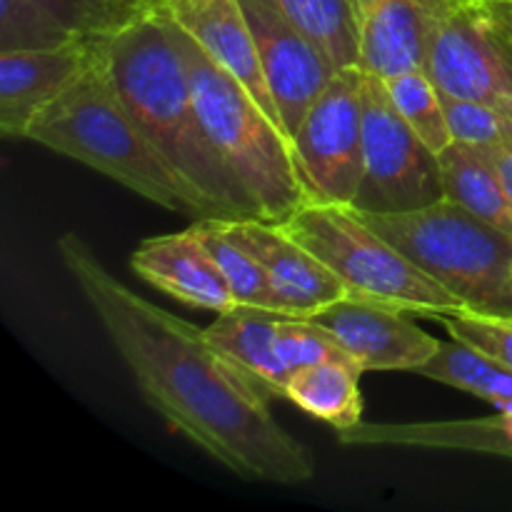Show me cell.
I'll use <instances>...</instances> for the list:
<instances>
[{"mask_svg": "<svg viewBox=\"0 0 512 512\" xmlns=\"http://www.w3.org/2000/svg\"><path fill=\"white\" fill-rule=\"evenodd\" d=\"M445 120L453 140L470 145H493L512 138V118L488 103L468 98H445Z\"/></svg>", "mask_w": 512, "mask_h": 512, "instance_id": "28", "label": "cell"}, {"mask_svg": "<svg viewBox=\"0 0 512 512\" xmlns=\"http://www.w3.org/2000/svg\"><path fill=\"white\" fill-rule=\"evenodd\" d=\"M80 38H108L158 8L163 0H38Z\"/></svg>", "mask_w": 512, "mask_h": 512, "instance_id": "26", "label": "cell"}, {"mask_svg": "<svg viewBox=\"0 0 512 512\" xmlns=\"http://www.w3.org/2000/svg\"><path fill=\"white\" fill-rule=\"evenodd\" d=\"M385 88H388L390 100L398 108V113L403 115L405 123L435 153H443L453 143L448 120H445L443 95H440L438 85L433 83V78L425 70H408V73L385 78Z\"/></svg>", "mask_w": 512, "mask_h": 512, "instance_id": "24", "label": "cell"}, {"mask_svg": "<svg viewBox=\"0 0 512 512\" xmlns=\"http://www.w3.org/2000/svg\"><path fill=\"white\" fill-rule=\"evenodd\" d=\"M293 155L310 200L355 203L363 180V70L333 75L293 133Z\"/></svg>", "mask_w": 512, "mask_h": 512, "instance_id": "9", "label": "cell"}, {"mask_svg": "<svg viewBox=\"0 0 512 512\" xmlns=\"http://www.w3.org/2000/svg\"><path fill=\"white\" fill-rule=\"evenodd\" d=\"M280 225L338 275L348 298L438 323L468 310L463 300L370 228L353 205L308 200Z\"/></svg>", "mask_w": 512, "mask_h": 512, "instance_id": "5", "label": "cell"}, {"mask_svg": "<svg viewBox=\"0 0 512 512\" xmlns=\"http://www.w3.org/2000/svg\"><path fill=\"white\" fill-rule=\"evenodd\" d=\"M80 40L38 0H0V53L50 50Z\"/></svg>", "mask_w": 512, "mask_h": 512, "instance_id": "25", "label": "cell"}, {"mask_svg": "<svg viewBox=\"0 0 512 512\" xmlns=\"http://www.w3.org/2000/svg\"><path fill=\"white\" fill-rule=\"evenodd\" d=\"M440 323L445 325L450 338L465 340L512 368V315H483L465 310L460 315H448Z\"/></svg>", "mask_w": 512, "mask_h": 512, "instance_id": "29", "label": "cell"}, {"mask_svg": "<svg viewBox=\"0 0 512 512\" xmlns=\"http://www.w3.org/2000/svg\"><path fill=\"white\" fill-rule=\"evenodd\" d=\"M130 268L150 288L190 308L218 315L238 308L228 280L193 228L143 240L130 255Z\"/></svg>", "mask_w": 512, "mask_h": 512, "instance_id": "14", "label": "cell"}, {"mask_svg": "<svg viewBox=\"0 0 512 512\" xmlns=\"http://www.w3.org/2000/svg\"><path fill=\"white\" fill-rule=\"evenodd\" d=\"M338 70L358 68L353 0H273Z\"/></svg>", "mask_w": 512, "mask_h": 512, "instance_id": "22", "label": "cell"}, {"mask_svg": "<svg viewBox=\"0 0 512 512\" xmlns=\"http://www.w3.org/2000/svg\"><path fill=\"white\" fill-rule=\"evenodd\" d=\"M488 5L512 43V0H488Z\"/></svg>", "mask_w": 512, "mask_h": 512, "instance_id": "31", "label": "cell"}, {"mask_svg": "<svg viewBox=\"0 0 512 512\" xmlns=\"http://www.w3.org/2000/svg\"><path fill=\"white\" fill-rule=\"evenodd\" d=\"M100 38L50 50L0 53V133L25 138L30 125L68 93L98 58Z\"/></svg>", "mask_w": 512, "mask_h": 512, "instance_id": "13", "label": "cell"}, {"mask_svg": "<svg viewBox=\"0 0 512 512\" xmlns=\"http://www.w3.org/2000/svg\"><path fill=\"white\" fill-rule=\"evenodd\" d=\"M25 140L108 175L170 213L193 215L198 220V208L185 185L115 90L105 65L103 38L88 73L30 125Z\"/></svg>", "mask_w": 512, "mask_h": 512, "instance_id": "3", "label": "cell"}, {"mask_svg": "<svg viewBox=\"0 0 512 512\" xmlns=\"http://www.w3.org/2000/svg\"><path fill=\"white\" fill-rule=\"evenodd\" d=\"M428 75L445 98L480 100L512 118V43L488 0H440Z\"/></svg>", "mask_w": 512, "mask_h": 512, "instance_id": "8", "label": "cell"}, {"mask_svg": "<svg viewBox=\"0 0 512 512\" xmlns=\"http://www.w3.org/2000/svg\"><path fill=\"white\" fill-rule=\"evenodd\" d=\"M228 230L260 260L273 288L275 313L310 318L318 310L348 298L338 275L280 223L263 218H225Z\"/></svg>", "mask_w": 512, "mask_h": 512, "instance_id": "11", "label": "cell"}, {"mask_svg": "<svg viewBox=\"0 0 512 512\" xmlns=\"http://www.w3.org/2000/svg\"><path fill=\"white\" fill-rule=\"evenodd\" d=\"M265 83L275 100L288 138L303 123L310 105L338 73L333 63L280 13L273 0H243Z\"/></svg>", "mask_w": 512, "mask_h": 512, "instance_id": "10", "label": "cell"}, {"mask_svg": "<svg viewBox=\"0 0 512 512\" xmlns=\"http://www.w3.org/2000/svg\"><path fill=\"white\" fill-rule=\"evenodd\" d=\"M103 55L115 90L185 185L198 218H258L248 193L205 135L180 28L163 3L103 38Z\"/></svg>", "mask_w": 512, "mask_h": 512, "instance_id": "2", "label": "cell"}, {"mask_svg": "<svg viewBox=\"0 0 512 512\" xmlns=\"http://www.w3.org/2000/svg\"><path fill=\"white\" fill-rule=\"evenodd\" d=\"M343 445H385V448L463 450L512 460V413L470 420H428V423H358L340 430Z\"/></svg>", "mask_w": 512, "mask_h": 512, "instance_id": "17", "label": "cell"}, {"mask_svg": "<svg viewBox=\"0 0 512 512\" xmlns=\"http://www.w3.org/2000/svg\"><path fill=\"white\" fill-rule=\"evenodd\" d=\"M445 198L438 153L410 128L385 80L363 73V180L360 213H410Z\"/></svg>", "mask_w": 512, "mask_h": 512, "instance_id": "7", "label": "cell"}, {"mask_svg": "<svg viewBox=\"0 0 512 512\" xmlns=\"http://www.w3.org/2000/svg\"><path fill=\"white\" fill-rule=\"evenodd\" d=\"M283 318L273 310L243 308L238 305L230 313H223L205 328V338L215 350L225 355L265 398H285L290 370L278 355L275 333L278 320Z\"/></svg>", "mask_w": 512, "mask_h": 512, "instance_id": "18", "label": "cell"}, {"mask_svg": "<svg viewBox=\"0 0 512 512\" xmlns=\"http://www.w3.org/2000/svg\"><path fill=\"white\" fill-rule=\"evenodd\" d=\"M360 365L350 360L300 368L290 375L285 400L298 405L303 413L333 425L335 430H348L363 423V395H360Z\"/></svg>", "mask_w": 512, "mask_h": 512, "instance_id": "20", "label": "cell"}, {"mask_svg": "<svg viewBox=\"0 0 512 512\" xmlns=\"http://www.w3.org/2000/svg\"><path fill=\"white\" fill-rule=\"evenodd\" d=\"M493 158H495V165H498L500 180H503L505 195H508L510 208H512V138L493 145Z\"/></svg>", "mask_w": 512, "mask_h": 512, "instance_id": "30", "label": "cell"}, {"mask_svg": "<svg viewBox=\"0 0 512 512\" xmlns=\"http://www.w3.org/2000/svg\"><path fill=\"white\" fill-rule=\"evenodd\" d=\"M163 8L220 68L243 83L250 95L263 105L265 113L283 128V120L265 83L258 45L243 0H163Z\"/></svg>", "mask_w": 512, "mask_h": 512, "instance_id": "15", "label": "cell"}, {"mask_svg": "<svg viewBox=\"0 0 512 512\" xmlns=\"http://www.w3.org/2000/svg\"><path fill=\"white\" fill-rule=\"evenodd\" d=\"M360 215L470 313L512 315V235L448 198L410 213Z\"/></svg>", "mask_w": 512, "mask_h": 512, "instance_id": "6", "label": "cell"}, {"mask_svg": "<svg viewBox=\"0 0 512 512\" xmlns=\"http://www.w3.org/2000/svg\"><path fill=\"white\" fill-rule=\"evenodd\" d=\"M440 0H353L358 68L378 78L428 73L430 20Z\"/></svg>", "mask_w": 512, "mask_h": 512, "instance_id": "16", "label": "cell"}, {"mask_svg": "<svg viewBox=\"0 0 512 512\" xmlns=\"http://www.w3.org/2000/svg\"><path fill=\"white\" fill-rule=\"evenodd\" d=\"M180 45L210 145L248 193L258 218L283 223L310 200L295 165L293 140L250 90L220 68L183 28Z\"/></svg>", "mask_w": 512, "mask_h": 512, "instance_id": "4", "label": "cell"}, {"mask_svg": "<svg viewBox=\"0 0 512 512\" xmlns=\"http://www.w3.org/2000/svg\"><path fill=\"white\" fill-rule=\"evenodd\" d=\"M445 198L512 235V208L488 145L453 143L438 153Z\"/></svg>", "mask_w": 512, "mask_h": 512, "instance_id": "19", "label": "cell"}, {"mask_svg": "<svg viewBox=\"0 0 512 512\" xmlns=\"http://www.w3.org/2000/svg\"><path fill=\"white\" fill-rule=\"evenodd\" d=\"M58 253L145 403L175 433L243 480L300 485L313 478L308 448L280 428L270 398L215 350L205 330L133 293L80 235H60Z\"/></svg>", "mask_w": 512, "mask_h": 512, "instance_id": "1", "label": "cell"}, {"mask_svg": "<svg viewBox=\"0 0 512 512\" xmlns=\"http://www.w3.org/2000/svg\"><path fill=\"white\" fill-rule=\"evenodd\" d=\"M190 228L203 240V245L218 263L220 273L228 280L235 303L243 305V308L273 310L275 313L268 273L260 265V260L230 233L225 218H198Z\"/></svg>", "mask_w": 512, "mask_h": 512, "instance_id": "23", "label": "cell"}, {"mask_svg": "<svg viewBox=\"0 0 512 512\" xmlns=\"http://www.w3.org/2000/svg\"><path fill=\"white\" fill-rule=\"evenodd\" d=\"M343 343L363 373L403 370L415 373L440 348V340L425 333L413 315L365 300L343 298L310 315Z\"/></svg>", "mask_w": 512, "mask_h": 512, "instance_id": "12", "label": "cell"}, {"mask_svg": "<svg viewBox=\"0 0 512 512\" xmlns=\"http://www.w3.org/2000/svg\"><path fill=\"white\" fill-rule=\"evenodd\" d=\"M415 375L458 388L503 413H512V368L465 340L440 343L438 353L420 365Z\"/></svg>", "mask_w": 512, "mask_h": 512, "instance_id": "21", "label": "cell"}, {"mask_svg": "<svg viewBox=\"0 0 512 512\" xmlns=\"http://www.w3.org/2000/svg\"><path fill=\"white\" fill-rule=\"evenodd\" d=\"M275 345L278 355L290 370V375L300 368H310L318 363H330V360H350L348 350L343 348L338 338L323 325L313 323L310 318H280L278 333H275Z\"/></svg>", "mask_w": 512, "mask_h": 512, "instance_id": "27", "label": "cell"}]
</instances>
